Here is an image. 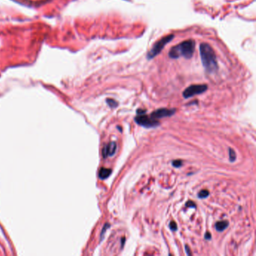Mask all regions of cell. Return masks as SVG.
<instances>
[{
	"label": "cell",
	"mask_w": 256,
	"mask_h": 256,
	"mask_svg": "<svg viewBox=\"0 0 256 256\" xmlns=\"http://www.w3.org/2000/svg\"><path fill=\"white\" fill-rule=\"evenodd\" d=\"M200 55L201 63L205 70L209 73H213L218 69L216 56L210 45L202 43L200 45Z\"/></svg>",
	"instance_id": "6da1fadb"
},
{
	"label": "cell",
	"mask_w": 256,
	"mask_h": 256,
	"mask_svg": "<svg viewBox=\"0 0 256 256\" xmlns=\"http://www.w3.org/2000/svg\"><path fill=\"white\" fill-rule=\"evenodd\" d=\"M195 48V42L192 39H188L175 45L169 51V57L171 59H178L183 57L190 59L192 57Z\"/></svg>",
	"instance_id": "7a4b0ae2"
},
{
	"label": "cell",
	"mask_w": 256,
	"mask_h": 256,
	"mask_svg": "<svg viewBox=\"0 0 256 256\" xmlns=\"http://www.w3.org/2000/svg\"><path fill=\"white\" fill-rule=\"evenodd\" d=\"M174 36L173 35H168V36H166L163 37L162 38H161L160 40H159L156 43L153 45V47L151 48V50L147 53V59H151L155 57L159 53L163 50V48L166 45L171 41L173 39Z\"/></svg>",
	"instance_id": "3957f363"
},
{
	"label": "cell",
	"mask_w": 256,
	"mask_h": 256,
	"mask_svg": "<svg viewBox=\"0 0 256 256\" xmlns=\"http://www.w3.org/2000/svg\"><path fill=\"white\" fill-rule=\"evenodd\" d=\"M208 87L206 84H197V85H191L187 87L183 92V96L185 98H189L196 95L202 94L207 90Z\"/></svg>",
	"instance_id": "277c9868"
},
{
	"label": "cell",
	"mask_w": 256,
	"mask_h": 256,
	"mask_svg": "<svg viewBox=\"0 0 256 256\" xmlns=\"http://www.w3.org/2000/svg\"><path fill=\"white\" fill-rule=\"evenodd\" d=\"M135 120L138 125L143 126L144 128H155L160 125V122L158 120L152 118L151 116L149 117L144 113V114H139L138 116L135 117Z\"/></svg>",
	"instance_id": "5b68a950"
},
{
	"label": "cell",
	"mask_w": 256,
	"mask_h": 256,
	"mask_svg": "<svg viewBox=\"0 0 256 256\" xmlns=\"http://www.w3.org/2000/svg\"><path fill=\"white\" fill-rule=\"evenodd\" d=\"M176 112V109H168V108H159L156 111H153L150 114L152 118L159 120L164 117H169L173 115Z\"/></svg>",
	"instance_id": "8992f818"
},
{
	"label": "cell",
	"mask_w": 256,
	"mask_h": 256,
	"mask_svg": "<svg viewBox=\"0 0 256 256\" xmlns=\"http://www.w3.org/2000/svg\"><path fill=\"white\" fill-rule=\"evenodd\" d=\"M116 144L115 142H111L104 147L102 149V155L105 159L109 156H113L116 151Z\"/></svg>",
	"instance_id": "52a82bcc"
},
{
	"label": "cell",
	"mask_w": 256,
	"mask_h": 256,
	"mask_svg": "<svg viewBox=\"0 0 256 256\" xmlns=\"http://www.w3.org/2000/svg\"><path fill=\"white\" fill-rule=\"evenodd\" d=\"M111 173H112V170L110 169V168H102L100 169L99 173H98V177L101 180H105V179H107V177L111 176Z\"/></svg>",
	"instance_id": "ba28073f"
},
{
	"label": "cell",
	"mask_w": 256,
	"mask_h": 256,
	"mask_svg": "<svg viewBox=\"0 0 256 256\" xmlns=\"http://www.w3.org/2000/svg\"><path fill=\"white\" fill-rule=\"evenodd\" d=\"M228 225H229V223H228V221H226V220L219 221V222H217L216 223V225H215L216 230L219 232H222L223 231H225V230L228 228Z\"/></svg>",
	"instance_id": "9c48e42d"
},
{
	"label": "cell",
	"mask_w": 256,
	"mask_h": 256,
	"mask_svg": "<svg viewBox=\"0 0 256 256\" xmlns=\"http://www.w3.org/2000/svg\"><path fill=\"white\" fill-rule=\"evenodd\" d=\"M106 102H107V105H108L109 107H111V108H115V107H116L118 106V102L113 99H111V98H107V99L106 100Z\"/></svg>",
	"instance_id": "30bf717a"
},
{
	"label": "cell",
	"mask_w": 256,
	"mask_h": 256,
	"mask_svg": "<svg viewBox=\"0 0 256 256\" xmlns=\"http://www.w3.org/2000/svg\"><path fill=\"white\" fill-rule=\"evenodd\" d=\"M210 195V192L207 191V190L204 189L201 190L198 194H197V197L199 198H206V197H208V195Z\"/></svg>",
	"instance_id": "8fae6325"
},
{
	"label": "cell",
	"mask_w": 256,
	"mask_h": 256,
	"mask_svg": "<svg viewBox=\"0 0 256 256\" xmlns=\"http://www.w3.org/2000/svg\"><path fill=\"white\" fill-rule=\"evenodd\" d=\"M236 158H237V155H236L235 150L231 148H229V159L230 162H233L236 160Z\"/></svg>",
	"instance_id": "7c38bea8"
},
{
	"label": "cell",
	"mask_w": 256,
	"mask_h": 256,
	"mask_svg": "<svg viewBox=\"0 0 256 256\" xmlns=\"http://www.w3.org/2000/svg\"><path fill=\"white\" fill-rule=\"evenodd\" d=\"M110 226H111V225H110L109 223H106V224L105 225V226H104L103 229H102V233H101V240H102V239H103V238H104V235H105V233L106 232V231H107V230L108 229V228H110Z\"/></svg>",
	"instance_id": "4fadbf2b"
},
{
	"label": "cell",
	"mask_w": 256,
	"mask_h": 256,
	"mask_svg": "<svg viewBox=\"0 0 256 256\" xmlns=\"http://www.w3.org/2000/svg\"><path fill=\"white\" fill-rule=\"evenodd\" d=\"M172 164L173 167L180 168L183 165V161L181 160H174L172 162Z\"/></svg>",
	"instance_id": "5bb4252c"
},
{
	"label": "cell",
	"mask_w": 256,
	"mask_h": 256,
	"mask_svg": "<svg viewBox=\"0 0 256 256\" xmlns=\"http://www.w3.org/2000/svg\"><path fill=\"white\" fill-rule=\"evenodd\" d=\"M169 227H170V229L173 231H176L177 230V225L176 222H173V221H171V222H170Z\"/></svg>",
	"instance_id": "9a60e30c"
},
{
	"label": "cell",
	"mask_w": 256,
	"mask_h": 256,
	"mask_svg": "<svg viewBox=\"0 0 256 256\" xmlns=\"http://www.w3.org/2000/svg\"><path fill=\"white\" fill-rule=\"evenodd\" d=\"M186 206H187V207H190V208H195V207H196V204H195L193 201H189L186 202Z\"/></svg>",
	"instance_id": "2e32d148"
},
{
	"label": "cell",
	"mask_w": 256,
	"mask_h": 256,
	"mask_svg": "<svg viewBox=\"0 0 256 256\" xmlns=\"http://www.w3.org/2000/svg\"><path fill=\"white\" fill-rule=\"evenodd\" d=\"M185 249H186V254H187L188 255H192V252H191V250H190L189 247L187 246V245H186V246H185Z\"/></svg>",
	"instance_id": "e0dca14e"
},
{
	"label": "cell",
	"mask_w": 256,
	"mask_h": 256,
	"mask_svg": "<svg viewBox=\"0 0 256 256\" xmlns=\"http://www.w3.org/2000/svg\"><path fill=\"white\" fill-rule=\"evenodd\" d=\"M204 238H205L206 239H209V240L211 239V235H210V232H206V233L205 234V235H204Z\"/></svg>",
	"instance_id": "ac0fdd59"
},
{
	"label": "cell",
	"mask_w": 256,
	"mask_h": 256,
	"mask_svg": "<svg viewBox=\"0 0 256 256\" xmlns=\"http://www.w3.org/2000/svg\"><path fill=\"white\" fill-rule=\"evenodd\" d=\"M146 113V111H143V110H138L137 111V113L138 114H144V113Z\"/></svg>",
	"instance_id": "d6986e66"
},
{
	"label": "cell",
	"mask_w": 256,
	"mask_h": 256,
	"mask_svg": "<svg viewBox=\"0 0 256 256\" xmlns=\"http://www.w3.org/2000/svg\"><path fill=\"white\" fill-rule=\"evenodd\" d=\"M125 237H122V248L123 247V246H124V244H125Z\"/></svg>",
	"instance_id": "ffe728a7"
}]
</instances>
